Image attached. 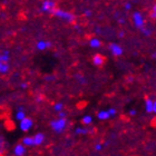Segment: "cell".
I'll return each instance as SVG.
<instances>
[{
	"mask_svg": "<svg viewBox=\"0 0 156 156\" xmlns=\"http://www.w3.org/2000/svg\"><path fill=\"white\" fill-rule=\"evenodd\" d=\"M51 13L55 17L59 18V19L66 21V23H75V20H76L75 15H74L73 12H70V11H67V10H62V9H59V8H56Z\"/></svg>",
	"mask_w": 156,
	"mask_h": 156,
	"instance_id": "cell-1",
	"label": "cell"
},
{
	"mask_svg": "<svg viewBox=\"0 0 156 156\" xmlns=\"http://www.w3.org/2000/svg\"><path fill=\"white\" fill-rule=\"evenodd\" d=\"M67 118H62V117H58V118H56V119H52L50 122V127H51V129L57 134H60L62 133L64 130L67 128Z\"/></svg>",
	"mask_w": 156,
	"mask_h": 156,
	"instance_id": "cell-2",
	"label": "cell"
},
{
	"mask_svg": "<svg viewBox=\"0 0 156 156\" xmlns=\"http://www.w3.org/2000/svg\"><path fill=\"white\" fill-rule=\"evenodd\" d=\"M34 127V120L30 117H25L23 119L19 122V129L23 133H28L31 128Z\"/></svg>",
	"mask_w": 156,
	"mask_h": 156,
	"instance_id": "cell-3",
	"label": "cell"
},
{
	"mask_svg": "<svg viewBox=\"0 0 156 156\" xmlns=\"http://www.w3.org/2000/svg\"><path fill=\"white\" fill-rule=\"evenodd\" d=\"M133 23L134 26L138 28V29H142L143 27H145V17L143 16V13L140 12V11H135L133 13Z\"/></svg>",
	"mask_w": 156,
	"mask_h": 156,
	"instance_id": "cell-4",
	"label": "cell"
},
{
	"mask_svg": "<svg viewBox=\"0 0 156 156\" xmlns=\"http://www.w3.org/2000/svg\"><path fill=\"white\" fill-rule=\"evenodd\" d=\"M144 106L147 114H155L156 112V101L153 98L146 97L144 99Z\"/></svg>",
	"mask_w": 156,
	"mask_h": 156,
	"instance_id": "cell-5",
	"label": "cell"
},
{
	"mask_svg": "<svg viewBox=\"0 0 156 156\" xmlns=\"http://www.w3.org/2000/svg\"><path fill=\"white\" fill-rule=\"evenodd\" d=\"M56 8H57V7H56V2L54 0H45V1L41 3L40 10H41L42 12L51 13Z\"/></svg>",
	"mask_w": 156,
	"mask_h": 156,
	"instance_id": "cell-6",
	"label": "cell"
},
{
	"mask_svg": "<svg viewBox=\"0 0 156 156\" xmlns=\"http://www.w3.org/2000/svg\"><path fill=\"white\" fill-rule=\"evenodd\" d=\"M108 49H109V51L112 52V55L115 56V57H119V56L123 55V47L120 45H118V44H116V42H112V44H109V46H108Z\"/></svg>",
	"mask_w": 156,
	"mask_h": 156,
	"instance_id": "cell-7",
	"label": "cell"
},
{
	"mask_svg": "<svg viewBox=\"0 0 156 156\" xmlns=\"http://www.w3.org/2000/svg\"><path fill=\"white\" fill-rule=\"evenodd\" d=\"M13 155L15 156H26L27 154V147L21 143H18L13 147Z\"/></svg>",
	"mask_w": 156,
	"mask_h": 156,
	"instance_id": "cell-8",
	"label": "cell"
},
{
	"mask_svg": "<svg viewBox=\"0 0 156 156\" xmlns=\"http://www.w3.org/2000/svg\"><path fill=\"white\" fill-rule=\"evenodd\" d=\"M33 138H34L35 146H40V145H42V144L45 143V140H46L45 134L41 133V132H38V133L35 134L33 136Z\"/></svg>",
	"mask_w": 156,
	"mask_h": 156,
	"instance_id": "cell-9",
	"label": "cell"
},
{
	"mask_svg": "<svg viewBox=\"0 0 156 156\" xmlns=\"http://www.w3.org/2000/svg\"><path fill=\"white\" fill-rule=\"evenodd\" d=\"M91 62L94 64V66L96 67H101V66L104 65L105 62V57L101 54H96V55L93 56V58H91Z\"/></svg>",
	"mask_w": 156,
	"mask_h": 156,
	"instance_id": "cell-10",
	"label": "cell"
},
{
	"mask_svg": "<svg viewBox=\"0 0 156 156\" xmlns=\"http://www.w3.org/2000/svg\"><path fill=\"white\" fill-rule=\"evenodd\" d=\"M50 47H51V42L46 41V40H38L36 44V48L40 51H44V50L50 48Z\"/></svg>",
	"mask_w": 156,
	"mask_h": 156,
	"instance_id": "cell-11",
	"label": "cell"
},
{
	"mask_svg": "<svg viewBox=\"0 0 156 156\" xmlns=\"http://www.w3.org/2000/svg\"><path fill=\"white\" fill-rule=\"evenodd\" d=\"M21 144H23L27 148H28V147H35L33 136H25L23 140H21Z\"/></svg>",
	"mask_w": 156,
	"mask_h": 156,
	"instance_id": "cell-12",
	"label": "cell"
},
{
	"mask_svg": "<svg viewBox=\"0 0 156 156\" xmlns=\"http://www.w3.org/2000/svg\"><path fill=\"white\" fill-rule=\"evenodd\" d=\"M90 130H91L90 128H88V127H86V126H79V127H76L74 132H75L76 135H86V134H88Z\"/></svg>",
	"mask_w": 156,
	"mask_h": 156,
	"instance_id": "cell-13",
	"label": "cell"
},
{
	"mask_svg": "<svg viewBox=\"0 0 156 156\" xmlns=\"http://www.w3.org/2000/svg\"><path fill=\"white\" fill-rule=\"evenodd\" d=\"M89 46H90L91 48H94V49L101 48V39L96 38V37H93V38H90V40H89Z\"/></svg>",
	"mask_w": 156,
	"mask_h": 156,
	"instance_id": "cell-14",
	"label": "cell"
},
{
	"mask_svg": "<svg viewBox=\"0 0 156 156\" xmlns=\"http://www.w3.org/2000/svg\"><path fill=\"white\" fill-rule=\"evenodd\" d=\"M26 112H25V108L23 107H19L18 108V111H17V113L15 114V118H16L18 122H20L21 119H23L25 117H26Z\"/></svg>",
	"mask_w": 156,
	"mask_h": 156,
	"instance_id": "cell-15",
	"label": "cell"
},
{
	"mask_svg": "<svg viewBox=\"0 0 156 156\" xmlns=\"http://www.w3.org/2000/svg\"><path fill=\"white\" fill-rule=\"evenodd\" d=\"M9 70H10L9 64L6 62H1V60H0V74H2V75L8 74Z\"/></svg>",
	"mask_w": 156,
	"mask_h": 156,
	"instance_id": "cell-16",
	"label": "cell"
},
{
	"mask_svg": "<svg viewBox=\"0 0 156 156\" xmlns=\"http://www.w3.org/2000/svg\"><path fill=\"white\" fill-rule=\"evenodd\" d=\"M97 118L99 120H107L111 118V116H109V114H108L107 109L106 111H99L97 113Z\"/></svg>",
	"mask_w": 156,
	"mask_h": 156,
	"instance_id": "cell-17",
	"label": "cell"
},
{
	"mask_svg": "<svg viewBox=\"0 0 156 156\" xmlns=\"http://www.w3.org/2000/svg\"><path fill=\"white\" fill-rule=\"evenodd\" d=\"M81 123H83L84 126L91 125V123H93V116H90V115H84V116L81 117Z\"/></svg>",
	"mask_w": 156,
	"mask_h": 156,
	"instance_id": "cell-18",
	"label": "cell"
},
{
	"mask_svg": "<svg viewBox=\"0 0 156 156\" xmlns=\"http://www.w3.org/2000/svg\"><path fill=\"white\" fill-rule=\"evenodd\" d=\"M10 59V52L9 50H3L2 52H0V60L1 62H8Z\"/></svg>",
	"mask_w": 156,
	"mask_h": 156,
	"instance_id": "cell-19",
	"label": "cell"
},
{
	"mask_svg": "<svg viewBox=\"0 0 156 156\" xmlns=\"http://www.w3.org/2000/svg\"><path fill=\"white\" fill-rule=\"evenodd\" d=\"M64 106H65V105L62 104V101H59V103H56V104L54 105V111H55L56 113H59V112L64 111Z\"/></svg>",
	"mask_w": 156,
	"mask_h": 156,
	"instance_id": "cell-20",
	"label": "cell"
},
{
	"mask_svg": "<svg viewBox=\"0 0 156 156\" xmlns=\"http://www.w3.org/2000/svg\"><path fill=\"white\" fill-rule=\"evenodd\" d=\"M7 143H6V140H5V137L0 134V151L2 152L3 150H5V147H6Z\"/></svg>",
	"mask_w": 156,
	"mask_h": 156,
	"instance_id": "cell-21",
	"label": "cell"
},
{
	"mask_svg": "<svg viewBox=\"0 0 156 156\" xmlns=\"http://www.w3.org/2000/svg\"><path fill=\"white\" fill-rule=\"evenodd\" d=\"M107 112H108V114H109V116L111 117L116 116V114H117V111H116V108L115 107H109L107 109Z\"/></svg>",
	"mask_w": 156,
	"mask_h": 156,
	"instance_id": "cell-22",
	"label": "cell"
},
{
	"mask_svg": "<svg viewBox=\"0 0 156 156\" xmlns=\"http://www.w3.org/2000/svg\"><path fill=\"white\" fill-rule=\"evenodd\" d=\"M140 30L143 31V34L145 35V36H151V35H152V30L148 29V28H146V27H143Z\"/></svg>",
	"mask_w": 156,
	"mask_h": 156,
	"instance_id": "cell-23",
	"label": "cell"
},
{
	"mask_svg": "<svg viewBox=\"0 0 156 156\" xmlns=\"http://www.w3.org/2000/svg\"><path fill=\"white\" fill-rule=\"evenodd\" d=\"M151 18H152V19H155L156 18V6L155 5H154L153 6V8H152V10H151Z\"/></svg>",
	"mask_w": 156,
	"mask_h": 156,
	"instance_id": "cell-24",
	"label": "cell"
},
{
	"mask_svg": "<svg viewBox=\"0 0 156 156\" xmlns=\"http://www.w3.org/2000/svg\"><path fill=\"white\" fill-rule=\"evenodd\" d=\"M95 151H96V152H101V150H103V144L101 143H97L96 144V145H95Z\"/></svg>",
	"mask_w": 156,
	"mask_h": 156,
	"instance_id": "cell-25",
	"label": "cell"
},
{
	"mask_svg": "<svg viewBox=\"0 0 156 156\" xmlns=\"http://www.w3.org/2000/svg\"><path fill=\"white\" fill-rule=\"evenodd\" d=\"M44 99H45V96H44V95H38L36 97L37 103H41V101H44Z\"/></svg>",
	"mask_w": 156,
	"mask_h": 156,
	"instance_id": "cell-26",
	"label": "cell"
},
{
	"mask_svg": "<svg viewBox=\"0 0 156 156\" xmlns=\"http://www.w3.org/2000/svg\"><path fill=\"white\" fill-rule=\"evenodd\" d=\"M128 114H129L130 116H135V115L137 114V111L135 109V108H132V109H129V111H128Z\"/></svg>",
	"mask_w": 156,
	"mask_h": 156,
	"instance_id": "cell-27",
	"label": "cell"
},
{
	"mask_svg": "<svg viewBox=\"0 0 156 156\" xmlns=\"http://www.w3.org/2000/svg\"><path fill=\"white\" fill-rule=\"evenodd\" d=\"M28 86H29V84H28V83H26V81H23V83H21V84H20V87L23 88V89H26V88H28Z\"/></svg>",
	"mask_w": 156,
	"mask_h": 156,
	"instance_id": "cell-28",
	"label": "cell"
},
{
	"mask_svg": "<svg viewBox=\"0 0 156 156\" xmlns=\"http://www.w3.org/2000/svg\"><path fill=\"white\" fill-rule=\"evenodd\" d=\"M85 16L86 17H91V15H93V12H91V10L87 9V10H85Z\"/></svg>",
	"mask_w": 156,
	"mask_h": 156,
	"instance_id": "cell-29",
	"label": "cell"
},
{
	"mask_svg": "<svg viewBox=\"0 0 156 156\" xmlns=\"http://www.w3.org/2000/svg\"><path fill=\"white\" fill-rule=\"evenodd\" d=\"M66 116H67V114H66V112L62 111V112H59V113H58V117H62V118H65Z\"/></svg>",
	"mask_w": 156,
	"mask_h": 156,
	"instance_id": "cell-30",
	"label": "cell"
},
{
	"mask_svg": "<svg viewBox=\"0 0 156 156\" xmlns=\"http://www.w3.org/2000/svg\"><path fill=\"white\" fill-rule=\"evenodd\" d=\"M125 9H126V10H130V9H132V3H130V2L125 3Z\"/></svg>",
	"mask_w": 156,
	"mask_h": 156,
	"instance_id": "cell-31",
	"label": "cell"
},
{
	"mask_svg": "<svg viewBox=\"0 0 156 156\" xmlns=\"http://www.w3.org/2000/svg\"><path fill=\"white\" fill-rule=\"evenodd\" d=\"M77 77L79 78V81H80L81 84H83V83H85V79H84V76H81V75H77Z\"/></svg>",
	"mask_w": 156,
	"mask_h": 156,
	"instance_id": "cell-32",
	"label": "cell"
},
{
	"mask_svg": "<svg viewBox=\"0 0 156 156\" xmlns=\"http://www.w3.org/2000/svg\"><path fill=\"white\" fill-rule=\"evenodd\" d=\"M45 79H46V80H49V81H51L52 79H54V76H48V77H46Z\"/></svg>",
	"mask_w": 156,
	"mask_h": 156,
	"instance_id": "cell-33",
	"label": "cell"
},
{
	"mask_svg": "<svg viewBox=\"0 0 156 156\" xmlns=\"http://www.w3.org/2000/svg\"><path fill=\"white\" fill-rule=\"evenodd\" d=\"M125 21H124V19H119V23H124Z\"/></svg>",
	"mask_w": 156,
	"mask_h": 156,
	"instance_id": "cell-34",
	"label": "cell"
},
{
	"mask_svg": "<svg viewBox=\"0 0 156 156\" xmlns=\"http://www.w3.org/2000/svg\"><path fill=\"white\" fill-rule=\"evenodd\" d=\"M119 37H124V33L122 31V33H119Z\"/></svg>",
	"mask_w": 156,
	"mask_h": 156,
	"instance_id": "cell-35",
	"label": "cell"
},
{
	"mask_svg": "<svg viewBox=\"0 0 156 156\" xmlns=\"http://www.w3.org/2000/svg\"><path fill=\"white\" fill-rule=\"evenodd\" d=\"M0 156H3V154H2V152H1V151H0Z\"/></svg>",
	"mask_w": 156,
	"mask_h": 156,
	"instance_id": "cell-36",
	"label": "cell"
}]
</instances>
